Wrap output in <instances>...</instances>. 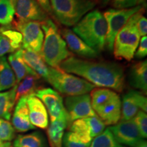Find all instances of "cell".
<instances>
[{
  "label": "cell",
  "mask_w": 147,
  "mask_h": 147,
  "mask_svg": "<svg viewBox=\"0 0 147 147\" xmlns=\"http://www.w3.org/2000/svg\"><path fill=\"white\" fill-rule=\"evenodd\" d=\"M61 70L81 76L95 87L109 88L121 92L125 75L121 65L110 62H98L69 57L60 64Z\"/></svg>",
  "instance_id": "6da1fadb"
},
{
  "label": "cell",
  "mask_w": 147,
  "mask_h": 147,
  "mask_svg": "<svg viewBox=\"0 0 147 147\" xmlns=\"http://www.w3.org/2000/svg\"><path fill=\"white\" fill-rule=\"evenodd\" d=\"M87 45L100 53L105 48L108 25L104 14L98 10L86 14L72 29Z\"/></svg>",
  "instance_id": "7a4b0ae2"
},
{
  "label": "cell",
  "mask_w": 147,
  "mask_h": 147,
  "mask_svg": "<svg viewBox=\"0 0 147 147\" xmlns=\"http://www.w3.org/2000/svg\"><path fill=\"white\" fill-rule=\"evenodd\" d=\"M40 25L45 40L40 55L51 67L60 69V64L71 54L67 50L57 26L50 17L41 22Z\"/></svg>",
  "instance_id": "3957f363"
},
{
  "label": "cell",
  "mask_w": 147,
  "mask_h": 147,
  "mask_svg": "<svg viewBox=\"0 0 147 147\" xmlns=\"http://www.w3.org/2000/svg\"><path fill=\"white\" fill-rule=\"evenodd\" d=\"M144 11L145 8H143L134 14L116 36L113 51L115 57L117 59L129 61L134 58L140 38L136 23L140 16L144 14Z\"/></svg>",
  "instance_id": "277c9868"
},
{
  "label": "cell",
  "mask_w": 147,
  "mask_h": 147,
  "mask_svg": "<svg viewBox=\"0 0 147 147\" xmlns=\"http://www.w3.org/2000/svg\"><path fill=\"white\" fill-rule=\"evenodd\" d=\"M54 19L65 26L75 25L94 8L93 0H49Z\"/></svg>",
  "instance_id": "5b68a950"
},
{
  "label": "cell",
  "mask_w": 147,
  "mask_h": 147,
  "mask_svg": "<svg viewBox=\"0 0 147 147\" xmlns=\"http://www.w3.org/2000/svg\"><path fill=\"white\" fill-rule=\"evenodd\" d=\"M47 81L57 91L67 96L87 94L95 89V86L86 80L51 67Z\"/></svg>",
  "instance_id": "8992f818"
},
{
  "label": "cell",
  "mask_w": 147,
  "mask_h": 147,
  "mask_svg": "<svg viewBox=\"0 0 147 147\" xmlns=\"http://www.w3.org/2000/svg\"><path fill=\"white\" fill-rule=\"evenodd\" d=\"M146 6L138 5L127 9H108L104 13L108 25L105 47L109 51L113 50L115 37L119 31L127 23L129 18L139 10Z\"/></svg>",
  "instance_id": "52a82bcc"
},
{
  "label": "cell",
  "mask_w": 147,
  "mask_h": 147,
  "mask_svg": "<svg viewBox=\"0 0 147 147\" xmlns=\"http://www.w3.org/2000/svg\"><path fill=\"white\" fill-rule=\"evenodd\" d=\"M15 27L23 36L21 49L40 54L44 41V32L40 22L17 21Z\"/></svg>",
  "instance_id": "ba28073f"
},
{
  "label": "cell",
  "mask_w": 147,
  "mask_h": 147,
  "mask_svg": "<svg viewBox=\"0 0 147 147\" xmlns=\"http://www.w3.org/2000/svg\"><path fill=\"white\" fill-rule=\"evenodd\" d=\"M35 95L47 107L51 122L60 119H69L68 114L63 105V99L57 91L51 88H44L37 90Z\"/></svg>",
  "instance_id": "9c48e42d"
},
{
  "label": "cell",
  "mask_w": 147,
  "mask_h": 147,
  "mask_svg": "<svg viewBox=\"0 0 147 147\" xmlns=\"http://www.w3.org/2000/svg\"><path fill=\"white\" fill-rule=\"evenodd\" d=\"M108 129L116 141L121 145L135 147L143 140L133 119L129 121H121L120 123Z\"/></svg>",
  "instance_id": "30bf717a"
},
{
  "label": "cell",
  "mask_w": 147,
  "mask_h": 147,
  "mask_svg": "<svg viewBox=\"0 0 147 147\" xmlns=\"http://www.w3.org/2000/svg\"><path fill=\"white\" fill-rule=\"evenodd\" d=\"M65 105L69 122L96 115L92 108L91 97L88 93L67 97L65 100Z\"/></svg>",
  "instance_id": "8fae6325"
},
{
  "label": "cell",
  "mask_w": 147,
  "mask_h": 147,
  "mask_svg": "<svg viewBox=\"0 0 147 147\" xmlns=\"http://www.w3.org/2000/svg\"><path fill=\"white\" fill-rule=\"evenodd\" d=\"M93 110L106 125L118 123L121 117V101L120 97L115 92L108 100Z\"/></svg>",
  "instance_id": "7c38bea8"
},
{
  "label": "cell",
  "mask_w": 147,
  "mask_h": 147,
  "mask_svg": "<svg viewBox=\"0 0 147 147\" xmlns=\"http://www.w3.org/2000/svg\"><path fill=\"white\" fill-rule=\"evenodd\" d=\"M140 109L146 113V97L133 90L127 92L123 97L121 103V121H129L134 119Z\"/></svg>",
  "instance_id": "4fadbf2b"
},
{
  "label": "cell",
  "mask_w": 147,
  "mask_h": 147,
  "mask_svg": "<svg viewBox=\"0 0 147 147\" xmlns=\"http://www.w3.org/2000/svg\"><path fill=\"white\" fill-rule=\"evenodd\" d=\"M14 10L18 21L41 23L49 18L36 0H16Z\"/></svg>",
  "instance_id": "5bb4252c"
},
{
  "label": "cell",
  "mask_w": 147,
  "mask_h": 147,
  "mask_svg": "<svg viewBox=\"0 0 147 147\" xmlns=\"http://www.w3.org/2000/svg\"><path fill=\"white\" fill-rule=\"evenodd\" d=\"M60 34L65 40L67 47L78 56L89 59H95L99 56V53L89 47L71 29L63 28L61 30Z\"/></svg>",
  "instance_id": "9a60e30c"
},
{
  "label": "cell",
  "mask_w": 147,
  "mask_h": 147,
  "mask_svg": "<svg viewBox=\"0 0 147 147\" xmlns=\"http://www.w3.org/2000/svg\"><path fill=\"white\" fill-rule=\"evenodd\" d=\"M27 104L31 123L35 127L47 129L49 126L48 112L42 101L34 94L31 95L27 97Z\"/></svg>",
  "instance_id": "2e32d148"
},
{
  "label": "cell",
  "mask_w": 147,
  "mask_h": 147,
  "mask_svg": "<svg viewBox=\"0 0 147 147\" xmlns=\"http://www.w3.org/2000/svg\"><path fill=\"white\" fill-rule=\"evenodd\" d=\"M27 98V97H23L18 100L12 116L13 127L18 132H26L36 128L29 120Z\"/></svg>",
  "instance_id": "e0dca14e"
},
{
  "label": "cell",
  "mask_w": 147,
  "mask_h": 147,
  "mask_svg": "<svg viewBox=\"0 0 147 147\" xmlns=\"http://www.w3.org/2000/svg\"><path fill=\"white\" fill-rule=\"evenodd\" d=\"M22 49V57L25 63L34 70L40 78L47 80L49 67L39 53L27 49Z\"/></svg>",
  "instance_id": "ac0fdd59"
},
{
  "label": "cell",
  "mask_w": 147,
  "mask_h": 147,
  "mask_svg": "<svg viewBox=\"0 0 147 147\" xmlns=\"http://www.w3.org/2000/svg\"><path fill=\"white\" fill-rule=\"evenodd\" d=\"M69 123L67 118L60 119L51 122L48 126L47 135L51 147H63L64 131Z\"/></svg>",
  "instance_id": "d6986e66"
},
{
  "label": "cell",
  "mask_w": 147,
  "mask_h": 147,
  "mask_svg": "<svg viewBox=\"0 0 147 147\" xmlns=\"http://www.w3.org/2000/svg\"><path fill=\"white\" fill-rule=\"evenodd\" d=\"M129 82L132 87L146 92L147 61L139 62L132 66L129 74Z\"/></svg>",
  "instance_id": "ffe728a7"
},
{
  "label": "cell",
  "mask_w": 147,
  "mask_h": 147,
  "mask_svg": "<svg viewBox=\"0 0 147 147\" xmlns=\"http://www.w3.org/2000/svg\"><path fill=\"white\" fill-rule=\"evenodd\" d=\"M9 64L12 67L16 79V84L19 83L28 74L38 75L24 61L22 57V49H20L8 56Z\"/></svg>",
  "instance_id": "44dd1931"
},
{
  "label": "cell",
  "mask_w": 147,
  "mask_h": 147,
  "mask_svg": "<svg viewBox=\"0 0 147 147\" xmlns=\"http://www.w3.org/2000/svg\"><path fill=\"white\" fill-rule=\"evenodd\" d=\"M40 77L38 75L28 74L16 84L15 102H17L20 98L28 97L31 95H35L38 87V82Z\"/></svg>",
  "instance_id": "7402d4cb"
},
{
  "label": "cell",
  "mask_w": 147,
  "mask_h": 147,
  "mask_svg": "<svg viewBox=\"0 0 147 147\" xmlns=\"http://www.w3.org/2000/svg\"><path fill=\"white\" fill-rule=\"evenodd\" d=\"M16 84V79L12 67L5 56L0 57V91L12 89Z\"/></svg>",
  "instance_id": "603a6c76"
},
{
  "label": "cell",
  "mask_w": 147,
  "mask_h": 147,
  "mask_svg": "<svg viewBox=\"0 0 147 147\" xmlns=\"http://www.w3.org/2000/svg\"><path fill=\"white\" fill-rule=\"evenodd\" d=\"M16 84L9 91L0 93V119L9 121L15 104Z\"/></svg>",
  "instance_id": "cb8c5ba5"
},
{
  "label": "cell",
  "mask_w": 147,
  "mask_h": 147,
  "mask_svg": "<svg viewBox=\"0 0 147 147\" xmlns=\"http://www.w3.org/2000/svg\"><path fill=\"white\" fill-rule=\"evenodd\" d=\"M14 147H47L46 140L42 133L35 131L27 135H19L14 140Z\"/></svg>",
  "instance_id": "d4e9b609"
},
{
  "label": "cell",
  "mask_w": 147,
  "mask_h": 147,
  "mask_svg": "<svg viewBox=\"0 0 147 147\" xmlns=\"http://www.w3.org/2000/svg\"><path fill=\"white\" fill-rule=\"evenodd\" d=\"M70 131L73 132L78 139L84 144H91L92 138L84 119L74 121L70 125Z\"/></svg>",
  "instance_id": "484cf974"
},
{
  "label": "cell",
  "mask_w": 147,
  "mask_h": 147,
  "mask_svg": "<svg viewBox=\"0 0 147 147\" xmlns=\"http://www.w3.org/2000/svg\"><path fill=\"white\" fill-rule=\"evenodd\" d=\"M90 147H125L116 141L109 129H106L102 134L94 138Z\"/></svg>",
  "instance_id": "4316f807"
},
{
  "label": "cell",
  "mask_w": 147,
  "mask_h": 147,
  "mask_svg": "<svg viewBox=\"0 0 147 147\" xmlns=\"http://www.w3.org/2000/svg\"><path fill=\"white\" fill-rule=\"evenodd\" d=\"M15 14L14 6L8 0H0V24L6 26L13 21Z\"/></svg>",
  "instance_id": "83f0119b"
},
{
  "label": "cell",
  "mask_w": 147,
  "mask_h": 147,
  "mask_svg": "<svg viewBox=\"0 0 147 147\" xmlns=\"http://www.w3.org/2000/svg\"><path fill=\"white\" fill-rule=\"evenodd\" d=\"M84 120L89 127L90 135L92 139L97 137L105 130L106 125L103 123V121L97 115L85 118Z\"/></svg>",
  "instance_id": "f1b7e54d"
},
{
  "label": "cell",
  "mask_w": 147,
  "mask_h": 147,
  "mask_svg": "<svg viewBox=\"0 0 147 147\" xmlns=\"http://www.w3.org/2000/svg\"><path fill=\"white\" fill-rule=\"evenodd\" d=\"M0 32L10 40L16 51L21 49L23 42V36L21 33L10 28L8 25L1 27L0 29Z\"/></svg>",
  "instance_id": "f546056e"
},
{
  "label": "cell",
  "mask_w": 147,
  "mask_h": 147,
  "mask_svg": "<svg viewBox=\"0 0 147 147\" xmlns=\"http://www.w3.org/2000/svg\"><path fill=\"white\" fill-rule=\"evenodd\" d=\"M14 138V129L8 121L0 119V139L10 142Z\"/></svg>",
  "instance_id": "4dcf8cb0"
},
{
  "label": "cell",
  "mask_w": 147,
  "mask_h": 147,
  "mask_svg": "<svg viewBox=\"0 0 147 147\" xmlns=\"http://www.w3.org/2000/svg\"><path fill=\"white\" fill-rule=\"evenodd\" d=\"M109 3L115 9H127L138 5L146 6V0H110Z\"/></svg>",
  "instance_id": "1f68e13d"
},
{
  "label": "cell",
  "mask_w": 147,
  "mask_h": 147,
  "mask_svg": "<svg viewBox=\"0 0 147 147\" xmlns=\"http://www.w3.org/2000/svg\"><path fill=\"white\" fill-rule=\"evenodd\" d=\"M142 138L147 137V116L146 113L142 110H139L138 113L133 119Z\"/></svg>",
  "instance_id": "d6a6232c"
},
{
  "label": "cell",
  "mask_w": 147,
  "mask_h": 147,
  "mask_svg": "<svg viewBox=\"0 0 147 147\" xmlns=\"http://www.w3.org/2000/svg\"><path fill=\"white\" fill-rule=\"evenodd\" d=\"M63 144L64 147H90L91 144H84L78 139L73 132H67L63 136Z\"/></svg>",
  "instance_id": "836d02e7"
},
{
  "label": "cell",
  "mask_w": 147,
  "mask_h": 147,
  "mask_svg": "<svg viewBox=\"0 0 147 147\" xmlns=\"http://www.w3.org/2000/svg\"><path fill=\"white\" fill-rule=\"evenodd\" d=\"M15 51H16L10 40L0 32V57L7 53H14Z\"/></svg>",
  "instance_id": "e575fe53"
},
{
  "label": "cell",
  "mask_w": 147,
  "mask_h": 147,
  "mask_svg": "<svg viewBox=\"0 0 147 147\" xmlns=\"http://www.w3.org/2000/svg\"><path fill=\"white\" fill-rule=\"evenodd\" d=\"M139 47L137 48V51H136L134 56L136 58L140 59L144 58L147 55V37L143 36L141 40H140Z\"/></svg>",
  "instance_id": "d590c367"
},
{
  "label": "cell",
  "mask_w": 147,
  "mask_h": 147,
  "mask_svg": "<svg viewBox=\"0 0 147 147\" xmlns=\"http://www.w3.org/2000/svg\"><path fill=\"white\" fill-rule=\"evenodd\" d=\"M136 27L140 36H146L147 34V20L146 18L141 15L136 23Z\"/></svg>",
  "instance_id": "8d00e7d4"
},
{
  "label": "cell",
  "mask_w": 147,
  "mask_h": 147,
  "mask_svg": "<svg viewBox=\"0 0 147 147\" xmlns=\"http://www.w3.org/2000/svg\"><path fill=\"white\" fill-rule=\"evenodd\" d=\"M36 1L41 6V8L45 11V12L49 15V16H51L54 18L49 0H36Z\"/></svg>",
  "instance_id": "74e56055"
},
{
  "label": "cell",
  "mask_w": 147,
  "mask_h": 147,
  "mask_svg": "<svg viewBox=\"0 0 147 147\" xmlns=\"http://www.w3.org/2000/svg\"><path fill=\"white\" fill-rule=\"evenodd\" d=\"M110 0H97V2L100 4L101 6L104 7L109 3Z\"/></svg>",
  "instance_id": "f35d334b"
},
{
  "label": "cell",
  "mask_w": 147,
  "mask_h": 147,
  "mask_svg": "<svg viewBox=\"0 0 147 147\" xmlns=\"http://www.w3.org/2000/svg\"><path fill=\"white\" fill-rule=\"evenodd\" d=\"M11 143L10 142H4L0 139V147H10Z\"/></svg>",
  "instance_id": "ab89813d"
},
{
  "label": "cell",
  "mask_w": 147,
  "mask_h": 147,
  "mask_svg": "<svg viewBox=\"0 0 147 147\" xmlns=\"http://www.w3.org/2000/svg\"><path fill=\"white\" fill-rule=\"evenodd\" d=\"M135 147H147L146 141L144 140V139L142 140Z\"/></svg>",
  "instance_id": "60d3db41"
},
{
  "label": "cell",
  "mask_w": 147,
  "mask_h": 147,
  "mask_svg": "<svg viewBox=\"0 0 147 147\" xmlns=\"http://www.w3.org/2000/svg\"><path fill=\"white\" fill-rule=\"evenodd\" d=\"M8 1H10V2L11 3V4L13 5L14 8V6H15V4H16V0H8Z\"/></svg>",
  "instance_id": "b9f144b4"
},
{
  "label": "cell",
  "mask_w": 147,
  "mask_h": 147,
  "mask_svg": "<svg viewBox=\"0 0 147 147\" xmlns=\"http://www.w3.org/2000/svg\"><path fill=\"white\" fill-rule=\"evenodd\" d=\"M22 147H28V146H22Z\"/></svg>",
  "instance_id": "7bdbcfd3"
},
{
  "label": "cell",
  "mask_w": 147,
  "mask_h": 147,
  "mask_svg": "<svg viewBox=\"0 0 147 147\" xmlns=\"http://www.w3.org/2000/svg\"><path fill=\"white\" fill-rule=\"evenodd\" d=\"M93 1H94V0H93Z\"/></svg>",
  "instance_id": "ee69618b"
}]
</instances>
